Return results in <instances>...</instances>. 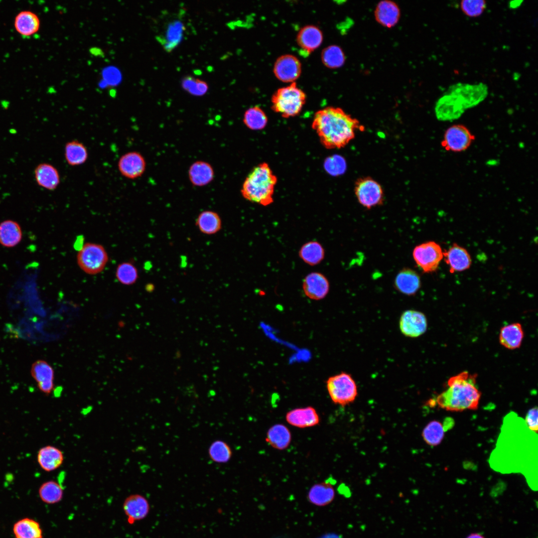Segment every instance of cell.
<instances>
[{
  "label": "cell",
  "instance_id": "6da1fadb",
  "mask_svg": "<svg viewBox=\"0 0 538 538\" xmlns=\"http://www.w3.org/2000/svg\"><path fill=\"white\" fill-rule=\"evenodd\" d=\"M311 128L323 146L329 149L344 147L355 137L357 130L364 129L358 120L343 109L331 106L315 113Z\"/></svg>",
  "mask_w": 538,
  "mask_h": 538
},
{
  "label": "cell",
  "instance_id": "7a4b0ae2",
  "mask_svg": "<svg viewBox=\"0 0 538 538\" xmlns=\"http://www.w3.org/2000/svg\"><path fill=\"white\" fill-rule=\"evenodd\" d=\"M477 375L463 371L450 378L447 388L434 401L440 408L450 411L478 408L481 393L476 384Z\"/></svg>",
  "mask_w": 538,
  "mask_h": 538
},
{
  "label": "cell",
  "instance_id": "3957f363",
  "mask_svg": "<svg viewBox=\"0 0 538 538\" xmlns=\"http://www.w3.org/2000/svg\"><path fill=\"white\" fill-rule=\"evenodd\" d=\"M277 178L269 164L262 162L249 172L244 180L241 193L248 201L263 206L273 202V195Z\"/></svg>",
  "mask_w": 538,
  "mask_h": 538
},
{
  "label": "cell",
  "instance_id": "277c9868",
  "mask_svg": "<svg viewBox=\"0 0 538 538\" xmlns=\"http://www.w3.org/2000/svg\"><path fill=\"white\" fill-rule=\"evenodd\" d=\"M306 100V94L294 82L274 93L271 108L284 118L294 117L301 112Z\"/></svg>",
  "mask_w": 538,
  "mask_h": 538
},
{
  "label": "cell",
  "instance_id": "5b68a950",
  "mask_svg": "<svg viewBox=\"0 0 538 538\" xmlns=\"http://www.w3.org/2000/svg\"><path fill=\"white\" fill-rule=\"evenodd\" d=\"M326 388L332 402L343 406L353 403L358 395L355 381L351 375L345 372L330 377L326 381Z\"/></svg>",
  "mask_w": 538,
  "mask_h": 538
},
{
  "label": "cell",
  "instance_id": "8992f818",
  "mask_svg": "<svg viewBox=\"0 0 538 538\" xmlns=\"http://www.w3.org/2000/svg\"><path fill=\"white\" fill-rule=\"evenodd\" d=\"M77 261L79 267L85 272L96 274L105 268L108 261V255L101 245L87 243L79 251Z\"/></svg>",
  "mask_w": 538,
  "mask_h": 538
},
{
  "label": "cell",
  "instance_id": "52a82bcc",
  "mask_svg": "<svg viewBox=\"0 0 538 538\" xmlns=\"http://www.w3.org/2000/svg\"><path fill=\"white\" fill-rule=\"evenodd\" d=\"M355 196L364 207L370 209L381 205L384 201V192L381 184L371 177L358 179L354 186Z\"/></svg>",
  "mask_w": 538,
  "mask_h": 538
},
{
  "label": "cell",
  "instance_id": "ba28073f",
  "mask_svg": "<svg viewBox=\"0 0 538 538\" xmlns=\"http://www.w3.org/2000/svg\"><path fill=\"white\" fill-rule=\"evenodd\" d=\"M475 140V135L462 124H454L445 131L441 142L446 151L460 152L467 150Z\"/></svg>",
  "mask_w": 538,
  "mask_h": 538
},
{
  "label": "cell",
  "instance_id": "9c48e42d",
  "mask_svg": "<svg viewBox=\"0 0 538 538\" xmlns=\"http://www.w3.org/2000/svg\"><path fill=\"white\" fill-rule=\"evenodd\" d=\"M412 257L418 267L423 272L429 273L437 269L443 254L438 244L429 241L416 246L413 250Z\"/></svg>",
  "mask_w": 538,
  "mask_h": 538
},
{
  "label": "cell",
  "instance_id": "30bf717a",
  "mask_svg": "<svg viewBox=\"0 0 538 538\" xmlns=\"http://www.w3.org/2000/svg\"><path fill=\"white\" fill-rule=\"evenodd\" d=\"M448 93L457 97L467 110L476 106L486 99L488 88L483 83L474 84L457 83L450 86Z\"/></svg>",
  "mask_w": 538,
  "mask_h": 538
},
{
  "label": "cell",
  "instance_id": "8fae6325",
  "mask_svg": "<svg viewBox=\"0 0 538 538\" xmlns=\"http://www.w3.org/2000/svg\"><path fill=\"white\" fill-rule=\"evenodd\" d=\"M465 111L459 99L449 93L438 99L434 108L436 117L441 121H452L458 119Z\"/></svg>",
  "mask_w": 538,
  "mask_h": 538
},
{
  "label": "cell",
  "instance_id": "7c38bea8",
  "mask_svg": "<svg viewBox=\"0 0 538 538\" xmlns=\"http://www.w3.org/2000/svg\"><path fill=\"white\" fill-rule=\"evenodd\" d=\"M117 166L122 176L128 179H134L142 175L146 163L140 153L132 151L123 154L118 161Z\"/></svg>",
  "mask_w": 538,
  "mask_h": 538
},
{
  "label": "cell",
  "instance_id": "4fadbf2b",
  "mask_svg": "<svg viewBox=\"0 0 538 538\" xmlns=\"http://www.w3.org/2000/svg\"><path fill=\"white\" fill-rule=\"evenodd\" d=\"M273 73L279 80L287 83L294 82L301 73V64L299 59L291 54L279 56L273 66Z\"/></svg>",
  "mask_w": 538,
  "mask_h": 538
},
{
  "label": "cell",
  "instance_id": "5bb4252c",
  "mask_svg": "<svg viewBox=\"0 0 538 538\" xmlns=\"http://www.w3.org/2000/svg\"><path fill=\"white\" fill-rule=\"evenodd\" d=\"M427 327L426 317L420 311L406 310L401 316L400 328L402 333L407 337H418L426 331Z\"/></svg>",
  "mask_w": 538,
  "mask_h": 538
},
{
  "label": "cell",
  "instance_id": "9a60e30c",
  "mask_svg": "<svg viewBox=\"0 0 538 538\" xmlns=\"http://www.w3.org/2000/svg\"><path fill=\"white\" fill-rule=\"evenodd\" d=\"M123 511L130 525L145 519L150 511V505L147 499L138 494H131L124 500Z\"/></svg>",
  "mask_w": 538,
  "mask_h": 538
},
{
  "label": "cell",
  "instance_id": "2e32d148",
  "mask_svg": "<svg viewBox=\"0 0 538 538\" xmlns=\"http://www.w3.org/2000/svg\"><path fill=\"white\" fill-rule=\"evenodd\" d=\"M329 282L327 277L319 272L308 273L302 281L304 293L308 298L314 300L325 298L329 291Z\"/></svg>",
  "mask_w": 538,
  "mask_h": 538
},
{
  "label": "cell",
  "instance_id": "e0dca14e",
  "mask_svg": "<svg viewBox=\"0 0 538 538\" xmlns=\"http://www.w3.org/2000/svg\"><path fill=\"white\" fill-rule=\"evenodd\" d=\"M30 372L39 390L46 395L50 394L54 387V371L52 366L46 361L39 360L32 364Z\"/></svg>",
  "mask_w": 538,
  "mask_h": 538
},
{
  "label": "cell",
  "instance_id": "ac0fdd59",
  "mask_svg": "<svg viewBox=\"0 0 538 538\" xmlns=\"http://www.w3.org/2000/svg\"><path fill=\"white\" fill-rule=\"evenodd\" d=\"M13 24L15 30L20 36L28 38L39 31L40 21L35 13L24 10L19 11L15 15Z\"/></svg>",
  "mask_w": 538,
  "mask_h": 538
},
{
  "label": "cell",
  "instance_id": "d6986e66",
  "mask_svg": "<svg viewBox=\"0 0 538 538\" xmlns=\"http://www.w3.org/2000/svg\"><path fill=\"white\" fill-rule=\"evenodd\" d=\"M374 15L379 24L385 27L391 28L399 21L401 11L396 3L391 0H384L378 3Z\"/></svg>",
  "mask_w": 538,
  "mask_h": 538
},
{
  "label": "cell",
  "instance_id": "ffe728a7",
  "mask_svg": "<svg viewBox=\"0 0 538 538\" xmlns=\"http://www.w3.org/2000/svg\"><path fill=\"white\" fill-rule=\"evenodd\" d=\"M323 40L321 30L313 25H307L298 31L296 41L298 46L305 54H310L318 48Z\"/></svg>",
  "mask_w": 538,
  "mask_h": 538
},
{
  "label": "cell",
  "instance_id": "44dd1931",
  "mask_svg": "<svg viewBox=\"0 0 538 538\" xmlns=\"http://www.w3.org/2000/svg\"><path fill=\"white\" fill-rule=\"evenodd\" d=\"M443 254L451 273L466 270L471 266V259L468 252L456 244Z\"/></svg>",
  "mask_w": 538,
  "mask_h": 538
},
{
  "label": "cell",
  "instance_id": "7402d4cb",
  "mask_svg": "<svg viewBox=\"0 0 538 538\" xmlns=\"http://www.w3.org/2000/svg\"><path fill=\"white\" fill-rule=\"evenodd\" d=\"M285 418L289 424L299 428L313 426L320 421L316 410L312 406L292 409L286 413Z\"/></svg>",
  "mask_w": 538,
  "mask_h": 538
},
{
  "label": "cell",
  "instance_id": "603a6c76",
  "mask_svg": "<svg viewBox=\"0 0 538 538\" xmlns=\"http://www.w3.org/2000/svg\"><path fill=\"white\" fill-rule=\"evenodd\" d=\"M395 288L402 293L407 295L415 294L419 290L420 278L412 269L405 268L397 274L395 279Z\"/></svg>",
  "mask_w": 538,
  "mask_h": 538
},
{
  "label": "cell",
  "instance_id": "cb8c5ba5",
  "mask_svg": "<svg viewBox=\"0 0 538 538\" xmlns=\"http://www.w3.org/2000/svg\"><path fill=\"white\" fill-rule=\"evenodd\" d=\"M37 184L48 190H54L60 183V176L57 169L48 163L38 164L34 170Z\"/></svg>",
  "mask_w": 538,
  "mask_h": 538
},
{
  "label": "cell",
  "instance_id": "d4e9b609",
  "mask_svg": "<svg viewBox=\"0 0 538 538\" xmlns=\"http://www.w3.org/2000/svg\"><path fill=\"white\" fill-rule=\"evenodd\" d=\"M64 455L58 447L47 445L41 448L38 452L37 461L40 467L46 472L53 471L63 463Z\"/></svg>",
  "mask_w": 538,
  "mask_h": 538
},
{
  "label": "cell",
  "instance_id": "484cf974",
  "mask_svg": "<svg viewBox=\"0 0 538 538\" xmlns=\"http://www.w3.org/2000/svg\"><path fill=\"white\" fill-rule=\"evenodd\" d=\"M188 178L192 185L197 187L205 186L211 183L214 178V170L207 162L198 160L189 167Z\"/></svg>",
  "mask_w": 538,
  "mask_h": 538
},
{
  "label": "cell",
  "instance_id": "4316f807",
  "mask_svg": "<svg viewBox=\"0 0 538 538\" xmlns=\"http://www.w3.org/2000/svg\"><path fill=\"white\" fill-rule=\"evenodd\" d=\"M335 490L330 482H323L312 486L307 494V500L317 506H325L332 502Z\"/></svg>",
  "mask_w": 538,
  "mask_h": 538
},
{
  "label": "cell",
  "instance_id": "83f0119b",
  "mask_svg": "<svg viewBox=\"0 0 538 538\" xmlns=\"http://www.w3.org/2000/svg\"><path fill=\"white\" fill-rule=\"evenodd\" d=\"M524 336L522 325L513 323L503 327L499 334V341L504 347L513 350L519 348Z\"/></svg>",
  "mask_w": 538,
  "mask_h": 538
},
{
  "label": "cell",
  "instance_id": "f1b7e54d",
  "mask_svg": "<svg viewBox=\"0 0 538 538\" xmlns=\"http://www.w3.org/2000/svg\"><path fill=\"white\" fill-rule=\"evenodd\" d=\"M22 238L21 227L16 221L6 220L0 223V244L2 246L15 247L20 242Z\"/></svg>",
  "mask_w": 538,
  "mask_h": 538
},
{
  "label": "cell",
  "instance_id": "f546056e",
  "mask_svg": "<svg viewBox=\"0 0 538 538\" xmlns=\"http://www.w3.org/2000/svg\"><path fill=\"white\" fill-rule=\"evenodd\" d=\"M196 225L202 233L211 235L221 230L222 222L220 215L217 212L205 210L200 213L197 216Z\"/></svg>",
  "mask_w": 538,
  "mask_h": 538
},
{
  "label": "cell",
  "instance_id": "4dcf8cb0",
  "mask_svg": "<svg viewBox=\"0 0 538 538\" xmlns=\"http://www.w3.org/2000/svg\"><path fill=\"white\" fill-rule=\"evenodd\" d=\"M64 157L67 164L70 166L81 165L88 159L87 148L83 143L78 140L69 141L64 146Z\"/></svg>",
  "mask_w": 538,
  "mask_h": 538
},
{
  "label": "cell",
  "instance_id": "1f68e13d",
  "mask_svg": "<svg viewBox=\"0 0 538 538\" xmlns=\"http://www.w3.org/2000/svg\"><path fill=\"white\" fill-rule=\"evenodd\" d=\"M12 531L15 538H43L40 524L29 518L16 522L13 526Z\"/></svg>",
  "mask_w": 538,
  "mask_h": 538
},
{
  "label": "cell",
  "instance_id": "d6a6232c",
  "mask_svg": "<svg viewBox=\"0 0 538 538\" xmlns=\"http://www.w3.org/2000/svg\"><path fill=\"white\" fill-rule=\"evenodd\" d=\"M291 439V433L288 428L282 424H276L268 430L266 438V441L272 447L283 450L289 445Z\"/></svg>",
  "mask_w": 538,
  "mask_h": 538
},
{
  "label": "cell",
  "instance_id": "836d02e7",
  "mask_svg": "<svg viewBox=\"0 0 538 538\" xmlns=\"http://www.w3.org/2000/svg\"><path fill=\"white\" fill-rule=\"evenodd\" d=\"M299 258L309 266H316L320 264L325 257V251L322 245L316 241H311L304 244L298 252Z\"/></svg>",
  "mask_w": 538,
  "mask_h": 538
},
{
  "label": "cell",
  "instance_id": "e575fe53",
  "mask_svg": "<svg viewBox=\"0 0 538 538\" xmlns=\"http://www.w3.org/2000/svg\"><path fill=\"white\" fill-rule=\"evenodd\" d=\"M38 494L43 503L53 505L59 503L62 500L64 490L58 482L49 480L41 485L38 490Z\"/></svg>",
  "mask_w": 538,
  "mask_h": 538
},
{
  "label": "cell",
  "instance_id": "d590c367",
  "mask_svg": "<svg viewBox=\"0 0 538 538\" xmlns=\"http://www.w3.org/2000/svg\"><path fill=\"white\" fill-rule=\"evenodd\" d=\"M243 121L248 129L259 131L264 129L267 126L268 119L263 109L255 106L249 108L245 111Z\"/></svg>",
  "mask_w": 538,
  "mask_h": 538
},
{
  "label": "cell",
  "instance_id": "8d00e7d4",
  "mask_svg": "<svg viewBox=\"0 0 538 538\" xmlns=\"http://www.w3.org/2000/svg\"><path fill=\"white\" fill-rule=\"evenodd\" d=\"M321 60L327 67L335 69L343 66L345 61V56L340 47L331 45L323 50Z\"/></svg>",
  "mask_w": 538,
  "mask_h": 538
},
{
  "label": "cell",
  "instance_id": "74e56055",
  "mask_svg": "<svg viewBox=\"0 0 538 538\" xmlns=\"http://www.w3.org/2000/svg\"><path fill=\"white\" fill-rule=\"evenodd\" d=\"M444 432L442 423L437 420H433L427 423L423 428L422 436L428 445L435 446L441 442Z\"/></svg>",
  "mask_w": 538,
  "mask_h": 538
},
{
  "label": "cell",
  "instance_id": "f35d334b",
  "mask_svg": "<svg viewBox=\"0 0 538 538\" xmlns=\"http://www.w3.org/2000/svg\"><path fill=\"white\" fill-rule=\"evenodd\" d=\"M208 455L213 461L218 463H225L231 459L232 451L230 446L226 442L221 440H217L210 445L208 448Z\"/></svg>",
  "mask_w": 538,
  "mask_h": 538
},
{
  "label": "cell",
  "instance_id": "ab89813d",
  "mask_svg": "<svg viewBox=\"0 0 538 538\" xmlns=\"http://www.w3.org/2000/svg\"><path fill=\"white\" fill-rule=\"evenodd\" d=\"M116 277L120 283L125 285H132L138 279V271L132 263H122L116 269Z\"/></svg>",
  "mask_w": 538,
  "mask_h": 538
},
{
  "label": "cell",
  "instance_id": "60d3db41",
  "mask_svg": "<svg viewBox=\"0 0 538 538\" xmlns=\"http://www.w3.org/2000/svg\"><path fill=\"white\" fill-rule=\"evenodd\" d=\"M181 86L184 90L194 96H202L208 90L207 83L203 80L191 76H186L181 80Z\"/></svg>",
  "mask_w": 538,
  "mask_h": 538
},
{
  "label": "cell",
  "instance_id": "b9f144b4",
  "mask_svg": "<svg viewBox=\"0 0 538 538\" xmlns=\"http://www.w3.org/2000/svg\"><path fill=\"white\" fill-rule=\"evenodd\" d=\"M183 29L182 23L178 21L173 22L169 26L164 42L166 50L171 51L179 43L182 38Z\"/></svg>",
  "mask_w": 538,
  "mask_h": 538
},
{
  "label": "cell",
  "instance_id": "7bdbcfd3",
  "mask_svg": "<svg viewBox=\"0 0 538 538\" xmlns=\"http://www.w3.org/2000/svg\"><path fill=\"white\" fill-rule=\"evenodd\" d=\"M460 6L462 12L470 17H476L481 15L486 6V1L483 0H463L461 1Z\"/></svg>",
  "mask_w": 538,
  "mask_h": 538
},
{
  "label": "cell",
  "instance_id": "ee69618b",
  "mask_svg": "<svg viewBox=\"0 0 538 538\" xmlns=\"http://www.w3.org/2000/svg\"><path fill=\"white\" fill-rule=\"evenodd\" d=\"M538 411L537 407L531 408L528 411L525 419V422L529 429L536 433H538Z\"/></svg>",
  "mask_w": 538,
  "mask_h": 538
},
{
  "label": "cell",
  "instance_id": "f6af8a7d",
  "mask_svg": "<svg viewBox=\"0 0 538 538\" xmlns=\"http://www.w3.org/2000/svg\"><path fill=\"white\" fill-rule=\"evenodd\" d=\"M522 2V0H513L509 2V5L511 8H516L519 7Z\"/></svg>",
  "mask_w": 538,
  "mask_h": 538
},
{
  "label": "cell",
  "instance_id": "bcb514c9",
  "mask_svg": "<svg viewBox=\"0 0 538 538\" xmlns=\"http://www.w3.org/2000/svg\"><path fill=\"white\" fill-rule=\"evenodd\" d=\"M466 538H486L479 533H473L468 535Z\"/></svg>",
  "mask_w": 538,
  "mask_h": 538
}]
</instances>
